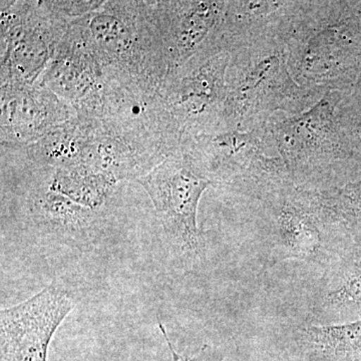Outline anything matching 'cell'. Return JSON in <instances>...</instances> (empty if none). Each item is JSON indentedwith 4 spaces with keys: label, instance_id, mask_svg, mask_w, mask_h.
I'll list each match as a JSON object with an SVG mask.
<instances>
[{
    "label": "cell",
    "instance_id": "1",
    "mask_svg": "<svg viewBox=\"0 0 361 361\" xmlns=\"http://www.w3.org/2000/svg\"><path fill=\"white\" fill-rule=\"evenodd\" d=\"M75 25L106 82H137L160 92L170 71L153 1H104Z\"/></svg>",
    "mask_w": 361,
    "mask_h": 361
},
{
    "label": "cell",
    "instance_id": "2",
    "mask_svg": "<svg viewBox=\"0 0 361 361\" xmlns=\"http://www.w3.org/2000/svg\"><path fill=\"white\" fill-rule=\"evenodd\" d=\"M73 21L54 1H1V87L37 85Z\"/></svg>",
    "mask_w": 361,
    "mask_h": 361
},
{
    "label": "cell",
    "instance_id": "3",
    "mask_svg": "<svg viewBox=\"0 0 361 361\" xmlns=\"http://www.w3.org/2000/svg\"><path fill=\"white\" fill-rule=\"evenodd\" d=\"M135 182L153 202L164 231L173 245L196 253L200 249L197 211L204 191L213 184L185 156H169Z\"/></svg>",
    "mask_w": 361,
    "mask_h": 361
},
{
    "label": "cell",
    "instance_id": "4",
    "mask_svg": "<svg viewBox=\"0 0 361 361\" xmlns=\"http://www.w3.org/2000/svg\"><path fill=\"white\" fill-rule=\"evenodd\" d=\"M75 301L65 289L47 286L0 311V361H47L49 344Z\"/></svg>",
    "mask_w": 361,
    "mask_h": 361
},
{
    "label": "cell",
    "instance_id": "5",
    "mask_svg": "<svg viewBox=\"0 0 361 361\" xmlns=\"http://www.w3.org/2000/svg\"><path fill=\"white\" fill-rule=\"evenodd\" d=\"M1 147L23 149L78 116L73 106L42 85L1 87Z\"/></svg>",
    "mask_w": 361,
    "mask_h": 361
},
{
    "label": "cell",
    "instance_id": "6",
    "mask_svg": "<svg viewBox=\"0 0 361 361\" xmlns=\"http://www.w3.org/2000/svg\"><path fill=\"white\" fill-rule=\"evenodd\" d=\"M228 59L227 52H219L190 68L182 66L166 78L160 94L180 132L212 113L224 99Z\"/></svg>",
    "mask_w": 361,
    "mask_h": 361
},
{
    "label": "cell",
    "instance_id": "7",
    "mask_svg": "<svg viewBox=\"0 0 361 361\" xmlns=\"http://www.w3.org/2000/svg\"><path fill=\"white\" fill-rule=\"evenodd\" d=\"M106 84L101 66L73 21L37 85L51 90L80 115L94 103Z\"/></svg>",
    "mask_w": 361,
    "mask_h": 361
},
{
    "label": "cell",
    "instance_id": "8",
    "mask_svg": "<svg viewBox=\"0 0 361 361\" xmlns=\"http://www.w3.org/2000/svg\"><path fill=\"white\" fill-rule=\"evenodd\" d=\"M153 9L170 75L201 49L217 25L221 6L213 1H153Z\"/></svg>",
    "mask_w": 361,
    "mask_h": 361
},
{
    "label": "cell",
    "instance_id": "9",
    "mask_svg": "<svg viewBox=\"0 0 361 361\" xmlns=\"http://www.w3.org/2000/svg\"><path fill=\"white\" fill-rule=\"evenodd\" d=\"M94 128V120L77 116L23 149L28 160L44 168L78 165L84 161Z\"/></svg>",
    "mask_w": 361,
    "mask_h": 361
},
{
    "label": "cell",
    "instance_id": "10",
    "mask_svg": "<svg viewBox=\"0 0 361 361\" xmlns=\"http://www.w3.org/2000/svg\"><path fill=\"white\" fill-rule=\"evenodd\" d=\"M30 212L37 225L59 237L77 239L92 233L97 221V210L47 189L33 195Z\"/></svg>",
    "mask_w": 361,
    "mask_h": 361
},
{
    "label": "cell",
    "instance_id": "11",
    "mask_svg": "<svg viewBox=\"0 0 361 361\" xmlns=\"http://www.w3.org/2000/svg\"><path fill=\"white\" fill-rule=\"evenodd\" d=\"M49 189L92 210L106 204L118 183L87 166L49 169Z\"/></svg>",
    "mask_w": 361,
    "mask_h": 361
},
{
    "label": "cell",
    "instance_id": "12",
    "mask_svg": "<svg viewBox=\"0 0 361 361\" xmlns=\"http://www.w3.org/2000/svg\"><path fill=\"white\" fill-rule=\"evenodd\" d=\"M285 245L295 253H313L319 246V234L312 223L295 210H286L280 218Z\"/></svg>",
    "mask_w": 361,
    "mask_h": 361
},
{
    "label": "cell",
    "instance_id": "13",
    "mask_svg": "<svg viewBox=\"0 0 361 361\" xmlns=\"http://www.w3.org/2000/svg\"><path fill=\"white\" fill-rule=\"evenodd\" d=\"M315 341L339 350L361 351V322L332 326L311 327Z\"/></svg>",
    "mask_w": 361,
    "mask_h": 361
},
{
    "label": "cell",
    "instance_id": "14",
    "mask_svg": "<svg viewBox=\"0 0 361 361\" xmlns=\"http://www.w3.org/2000/svg\"><path fill=\"white\" fill-rule=\"evenodd\" d=\"M159 329L161 330V336H163L165 341L167 342L169 349H170L171 356H172V361H220L216 356L214 355L212 348L208 345H203L200 350L194 355H184L177 353L172 342L169 338L167 330H166L165 325L161 322L158 323Z\"/></svg>",
    "mask_w": 361,
    "mask_h": 361
}]
</instances>
